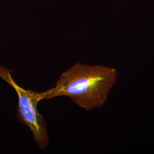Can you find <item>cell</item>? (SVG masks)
Instances as JSON below:
<instances>
[{"label": "cell", "mask_w": 154, "mask_h": 154, "mask_svg": "<svg viewBox=\"0 0 154 154\" xmlns=\"http://www.w3.org/2000/svg\"><path fill=\"white\" fill-rule=\"evenodd\" d=\"M117 78L114 67L77 63L61 74L54 88L37 93V97L40 102L66 96L79 107L93 110L105 105Z\"/></svg>", "instance_id": "obj_1"}, {"label": "cell", "mask_w": 154, "mask_h": 154, "mask_svg": "<svg viewBox=\"0 0 154 154\" xmlns=\"http://www.w3.org/2000/svg\"><path fill=\"white\" fill-rule=\"evenodd\" d=\"M0 78L11 85L17 94L18 120L29 128L34 141L39 148L45 149L49 144V138L44 117L37 110L39 101L37 99V93L18 85L14 81L11 71L4 66H0Z\"/></svg>", "instance_id": "obj_2"}]
</instances>
